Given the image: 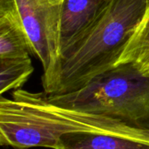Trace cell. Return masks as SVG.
I'll return each instance as SVG.
<instances>
[{"label":"cell","mask_w":149,"mask_h":149,"mask_svg":"<svg viewBox=\"0 0 149 149\" xmlns=\"http://www.w3.org/2000/svg\"><path fill=\"white\" fill-rule=\"evenodd\" d=\"M31 54L29 41L18 21L10 12L0 10V58H25Z\"/></svg>","instance_id":"cell-7"},{"label":"cell","mask_w":149,"mask_h":149,"mask_svg":"<svg viewBox=\"0 0 149 149\" xmlns=\"http://www.w3.org/2000/svg\"><path fill=\"white\" fill-rule=\"evenodd\" d=\"M124 63L149 64V6L117 65Z\"/></svg>","instance_id":"cell-9"},{"label":"cell","mask_w":149,"mask_h":149,"mask_svg":"<svg viewBox=\"0 0 149 149\" xmlns=\"http://www.w3.org/2000/svg\"><path fill=\"white\" fill-rule=\"evenodd\" d=\"M51 1L56 5H62V3L64 2V0H51Z\"/></svg>","instance_id":"cell-11"},{"label":"cell","mask_w":149,"mask_h":149,"mask_svg":"<svg viewBox=\"0 0 149 149\" xmlns=\"http://www.w3.org/2000/svg\"><path fill=\"white\" fill-rule=\"evenodd\" d=\"M111 0H64L60 15L62 57L94 26Z\"/></svg>","instance_id":"cell-5"},{"label":"cell","mask_w":149,"mask_h":149,"mask_svg":"<svg viewBox=\"0 0 149 149\" xmlns=\"http://www.w3.org/2000/svg\"><path fill=\"white\" fill-rule=\"evenodd\" d=\"M46 96L60 107L149 128V74L134 63L117 65L77 92Z\"/></svg>","instance_id":"cell-3"},{"label":"cell","mask_w":149,"mask_h":149,"mask_svg":"<svg viewBox=\"0 0 149 149\" xmlns=\"http://www.w3.org/2000/svg\"><path fill=\"white\" fill-rule=\"evenodd\" d=\"M140 67H141V71H142L143 72H145V73H147V74H149V64L145 65H143V66H140Z\"/></svg>","instance_id":"cell-10"},{"label":"cell","mask_w":149,"mask_h":149,"mask_svg":"<svg viewBox=\"0 0 149 149\" xmlns=\"http://www.w3.org/2000/svg\"><path fill=\"white\" fill-rule=\"evenodd\" d=\"M149 0H111L88 33L61 58L52 95L77 92L117 65L144 17Z\"/></svg>","instance_id":"cell-2"},{"label":"cell","mask_w":149,"mask_h":149,"mask_svg":"<svg viewBox=\"0 0 149 149\" xmlns=\"http://www.w3.org/2000/svg\"><path fill=\"white\" fill-rule=\"evenodd\" d=\"M0 10L13 15L24 30L31 54L43 67L44 93L52 95L61 65V5L51 0H0Z\"/></svg>","instance_id":"cell-4"},{"label":"cell","mask_w":149,"mask_h":149,"mask_svg":"<svg viewBox=\"0 0 149 149\" xmlns=\"http://www.w3.org/2000/svg\"><path fill=\"white\" fill-rule=\"evenodd\" d=\"M110 134L149 141V128L52 103L45 93L22 89L0 99V143L14 149L54 148L69 133Z\"/></svg>","instance_id":"cell-1"},{"label":"cell","mask_w":149,"mask_h":149,"mask_svg":"<svg viewBox=\"0 0 149 149\" xmlns=\"http://www.w3.org/2000/svg\"><path fill=\"white\" fill-rule=\"evenodd\" d=\"M53 149H149V141L110 134L73 132L62 135Z\"/></svg>","instance_id":"cell-6"},{"label":"cell","mask_w":149,"mask_h":149,"mask_svg":"<svg viewBox=\"0 0 149 149\" xmlns=\"http://www.w3.org/2000/svg\"><path fill=\"white\" fill-rule=\"evenodd\" d=\"M34 71L31 57L0 58V93L20 89Z\"/></svg>","instance_id":"cell-8"}]
</instances>
